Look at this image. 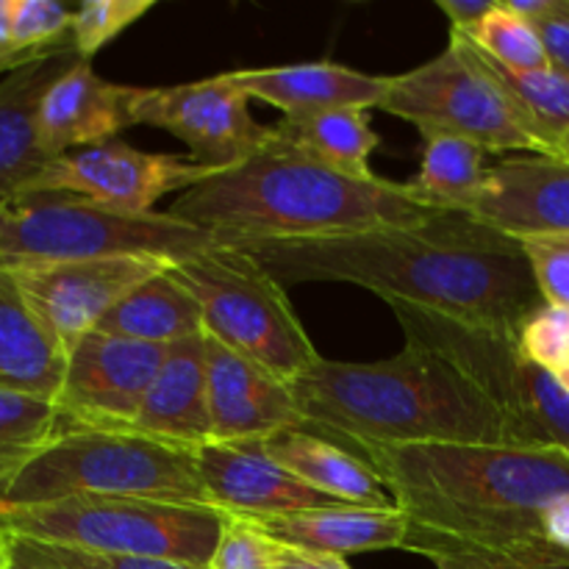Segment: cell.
Listing matches in <instances>:
<instances>
[{"label": "cell", "instance_id": "obj_44", "mask_svg": "<svg viewBox=\"0 0 569 569\" xmlns=\"http://www.w3.org/2000/svg\"><path fill=\"white\" fill-rule=\"evenodd\" d=\"M3 569H44V567H33V565H20V561H11L3 556Z\"/></svg>", "mask_w": 569, "mask_h": 569}, {"label": "cell", "instance_id": "obj_50", "mask_svg": "<svg viewBox=\"0 0 569 569\" xmlns=\"http://www.w3.org/2000/svg\"><path fill=\"white\" fill-rule=\"evenodd\" d=\"M0 267H6V264H3V259H0Z\"/></svg>", "mask_w": 569, "mask_h": 569}, {"label": "cell", "instance_id": "obj_39", "mask_svg": "<svg viewBox=\"0 0 569 569\" xmlns=\"http://www.w3.org/2000/svg\"><path fill=\"white\" fill-rule=\"evenodd\" d=\"M272 567L276 569H353L342 556L317 553V550L281 545L272 539Z\"/></svg>", "mask_w": 569, "mask_h": 569}, {"label": "cell", "instance_id": "obj_48", "mask_svg": "<svg viewBox=\"0 0 569 569\" xmlns=\"http://www.w3.org/2000/svg\"><path fill=\"white\" fill-rule=\"evenodd\" d=\"M561 567L569 569V556L567 553H561Z\"/></svg>", "mask_w": 569, "mask_h": 569}, {"label": "cell", "instance_id": "obj_10", "mask_svg": "<svg viewBox=\"0 0 569 569\" xmlns=\"http://www.w3.org/2000/svg\"><path fill=\"white\" fill-rule=\"evenodd\" d=\"M378 111L411 122L422 139H467L487 153H548L489 72L481 50L456 31L431 61L389 76Z\"/></svg>", "mask_w": 569, "mask_h": 569}, {"label": "cell", "instance_id": "obj_37", "mask_svg": "<svg viewBox=\"0 0 569 569\" xmlns=\"http://www.w3.org/2000/svg\"><path fill=\"white\" fill-rule=\"evenodd\" d=\"M209 569H276L272 567V539L264 537L253 522L231 517L217 542Z\"/></svg>", "mask_w": 569, "mask_h": 569}, {"label": "cell", "instance_id": "obj_42", "mask_svg": "<svg viewBox=\"0 0 569 569\" xmlns=\"http://www.w3.org/2000/svg\"><path fill=\"white\" fill-rule=\"evenodd\" d=\"M59 48H61V44H59ZM44 53H48V50H44ZM37 56H42V53H28V50L3 48V44H0V76H6V72L17 70V67H22V64H26V61L37 59Z\"/></svg>", "mask_w": 569, "mask_h": 569}, {"label": "cell", "instance_id": "obj_40", "mask_svg": "<svg viewBox=\"0 0 569 569\" xmlns=\"http://www.w3.org/2000/svg\"><path fill=\"white\" fill-rule=\"evenodd\" d=\"M500 0H437L439 11L450 20V31L472 33L483 17L498 9Z\"/></svg>", "mask_w": 569, "mask_h": 569}, {"label": "cell", "instance_id": "obj_41", "mask_svg": "<svg viewBox=\"0 0 569 569\" xmlns=\"http://www.w3.org/2000/svg\"><path fill=\"white\" fill-rule=\"evenodd\" d=\"M542 537L556 550L569 556V498L550 506L542 515Z\"/></svg>", "mask_w": 569, "mask_h": 569}, {"label": "cell", "instance_id": "obj_26", "mask_svg": "<svg viewBox=\"0 0 569 569\" xmlns=\"http://www.w3.org/2000/svg\"><path fill=\"white\" fill-rule=\"evenodd\" d=\"M98 331L167 348L203 333V315L192 292L170 270H164L122 298L103 317Z\"/></svg>", "mask_w": 569, "mask_h": 569}, {"label": "cell", "instance_id": "obj_8", "mask_svg": "<svg viewBox=\"0 0 569 569\" xmlns=\"http://www.w3.org/2000/svg\"><path fill=\"white\" fill-rule=\"evenodd\" d=\"M406 342L448 356L459 365L509 422L517 448H556L569 453V395L559 378L533 365L517 333L453 320L437 311L387 300Z\"/></svg>", "mask_w": 569, "mask_h": 569}, {"label": "cell", "instance_id": "obj_9", "mask_svg": "<svg viewBox=\"0 0 569 569\" xmlns=\"http://www.w3.org/2000/svg\"><path fill=\"white\" fill-rule=\"evenodd\" d=\"M192 292L203 331L248 356L281 381H295L322 359L295 315L289 295L244 248L206 250L170 267Z\"/></svg>", "mask_w": 569, "mask_h": 569}, {"label": "cell", "instance_id": "obj_4", "mask_svg": "<svg viewBox=\"0 0 569 569\" xmlns=\"http://www.w3.org/2000/svg\"><path fill=\"white\" fill-rule=\"evenodd\" d=\"M167 214L239 248L415 226L437 211L426 209L406 183L345 176L270 142L178 194Z\"/></svg>", "mask_w": 569, "mask_h": 569}, {"label": "cell", "instance_id": "obj_49", "mask_svg": "<svg viewBox=\"0 0 569 569\" xmlns=\"http://www.w3.org/2000/svg\"><path fill=\"white\" fill-rule=\"evenodd\" d=\"M0 569H3V559H0Z\"/></svg>", "mask_w": 569, "mask_h": 569}, {"label": "cell", "instance_id": "obj_29", "mask_svg": "<svg viewBox=\"0 0 569 569\" xmlns=\"http://www.w3.org/2000/svg\"><path fill=\"white\" fill-rule=\"evenodd\" d=\"M81 428L56 400L0 387V487L61 433Z\"/></svg>", "mask_w": 569, "mask_h": 569}, {"label": "cell", "instance_id": "obj_16", "mask_svg": "<svg viewBox=\"0 0 569 569\" xmlns=\"http://www.w3.org/2000/svg\"><path fill=\"white\" fill-rule=\"evenodd\" d=\"M211 442H261L306 428L287 381L206 333Z\"/></svg>", "mask_w": 569, "mask_h": 569}, {"label": "cell", "instance_id": "obj_14", "mask_svg": "<svg viewBox=\"0 0 569 569\" xmlns=\"http://www.w3.org/2000/svg\"><path fill=\"white\" fill-rule=\"evenodd\" d=\"M164 353V345L103 331L87 333L67 353L56 403L81 428H131Z\"/></svg>", "mask_w": 569, "mask_h": 569}, {"label": "cell", "instance_id": "obj_15", "mask_svg": "<svg viewBox=\"0 0 569 569\" xmlns=\"http://www.w3.org/2000/svg\"><path fill=\"white\" fill-rule=\"evenodd\" d=\"M194 459L211 506L231 517L256 522L342 506L272 461L259 442H206Z\"/></svg>", "mask_w": 569, "mask_h": 569}, {"label": "cell", "instance_id": "obj_33", "mask_svg": "<svg viewBox=\"0 0 569 569\" xmlns=\"http://www.w3.org/2000/svg\"><path fill=\"white\" fill-rule=\"evenodd\" d=\"M76 11L56 0H14L11 11V48L44 53L70 42Z\"/></svg>", "mask_w": 569, "mask_h": 569}, {"label": "cell", "instance_id": "obj_21", "mask_svg": "<svg viewBox=\"0 0 569 569\" xmlns=\"http://www.w3.org/2000/svg\"><path fill=\"white\" fill-rule=\"evenodd\" d=\"M131 431L194 450L211 442L206 331L167 345L164 361L144 395Z\"/></svg>", "mask_w": 569, "mask_h": 569}, {"label": "cell", "instance_id": "obj_20", "mask_svg": "<svg viewBox=\"0 0 569 569\" xmlns=\"http://www.w3.org/2000/svg\"><path fill=\"white\" fill-rule=\"evenodd\" d=\"M78 59L70 39L0 78V198L26 189L48 164L39 148V109Z\"/></svg>", "mask_w": 569, "mask_h": 569}, {"label": "cell", "instance_id": "obj_5", "mask_svg": "<svg viewBox=\"0 0 569 569\" xmlns=\"http://www.w3.org/2000/svg\"><path fill=\"white\" fill-rule=\"evenodd\" d=\"M72 498H142L211 506L194 448L131 428H72L0 487V515ZM217 509V506H214Z\"/></svg>", "mask_w": 569, "mask_h": 569}, {"label": "cell", "instance_id": "obj_19", "mask_svg": "<svg viewBox=\"0 0 569 569\" xmlns=\"http://www.w3.org/2000/svg\"><path fill=\"white\" fill-rule=\"evenodd\" d=\"M250 100H264L283 117L320 114L333 109H378L389 76H367L337 61L283 67H250L226 72Z\"/></svg>", "mask_w": 569, "mask_h": 569}, {"label": "cell", "instance_id": "obj_12", "mask_svg": "<svg viewBox=\"0 0 569 569\" xmlns=\"http://www.w3.org/2000/svg\"><path fill=\"white\" fill-rule=\"evenodd\" d=\"M209 176L206 167L178 153H148L109 139L48 161L20 192L72 194L126 214H150L156 200L187 192Z\"/></svg>", "mask_w": 569, "mask_h": 569}, {"label": "cell", "instance_id": "obj_6", "mask_svg": "<svg viewBox=\"0 0 569 569\" xmlns=\"http://www.w3.org/2000/svg\"><path fill=\"white\" fill-rule=\"evenodd\" d=\"M214 233L172 214H126L72 194L17 192L0 198V259L6 267L153 256L170 264L226 248Z\"/></svg>", "mask_w": 569, "mask_h": 569}, {"label": "cell", "instance_id": "obj_38", "mask_svg": "<svg viewBox=\"0 0 569 569\" xmlns=\"http://www.w3.org/2000/svg\"><path fill=\"white\" fill-rule=\"evenodd\" d=\"M539 31L550 67L569 78V0H553L548 14L531 22Z\"/></svg>", "mask_w": 569, "mask_h": 569}, {"label": "cell", "instance_id": "obj_28", "mask_svg": "<svg viewBox=\"0 0 569 569\" xmlns=\"http://www.w3.org/2000/svg\"><path fill=\"white\" fill-rule=\"evenodd\" d=\"M487 61L489 72L498 78L503 92L509 94L511 106L517 109L520 120L526 122L528 131L533 133L539 144L550 156L561 153V144L569 137V78L550 70H509L481 53Z\"/></svg>", "mask_w": 569, "mask_h": 569}, {"label": "cell", "instance_id": "obj_11", "mask_svg": "<svg viewBox=\"0 0 569 569\" xmlns=\"http://www.w3.org/2000/svg\"><path fill=\"white\" fill-rule=\"evenodd\" d=\"M133 126H153L189 148L209 172L231 170L272 142V126L250 114V98L226 72L176 87H137Z\"/></svg>", "mask_w": 569, "mask_h": 569}, {"label": "cell", "instance_id": "obj_24", "mask_svg": "<svg viewBox=\"0 0 569 569\" xmlns=\"http://www.w3.org/2000/svg\"><path fill=\"white\" fill-rule=\"evenodd\" d=\"M67 353L22 298L9 267H0V387L59 400Z\"/></svg>", "mask_w": 569, "mask_h": 569}, {"label": "cell", "instance_id": "obj_31", "mask_svg": "<svg viewBox=\"0 0 569 569\" xmlns=\"http://www.w3.org/2000/svg\"><path fill=\"white\" fill-rule=\"evenodd\" d=\"M6 559L44 569H203L181 565V561L142 559V556L87 553V550L33 542V539L11 537V533H6Z\"/></svg>", "mask_w": 569, "mask_h": 569}, {"label": "cell", "instance_id": "obj_1", "mask_svg": "<svg viewBox=\"0 0 569 569\" xmlns=\"http://www.w3.org/2000/svg\"><path fill=\"white\" fill-rule=\"evenodd\" d=\"M283 289L353 283L453 320L520 333L545 303L520 239L467 211H437L415 226L303 242L239 244Z\"/></svg>", "mask_w": 569, "mask_h": 569}, {"label": "cell", "instance_id": "obj_7", "mask_svg": "<svg viewBox=\"0 0 569 569\" xmlns=\"http://www.w3.org/2000/svg\"><path fill=\"white\" fill-rule=\"evenodd\" d=\"M231 515L142 498H72L0 515L6 533L103 556H142L209 569Z\"/></svg>", "mask_w": 569, "mask_h": 569}, {"label": "cell", "instance_id": "obj_35", "mask_svg": "<svg viewBox=\"0 0 569 569\" xmlns=\"http://www.w3.org/2000/svg\"><path fill=\"white\" fill-rule=\"evenodd\" d=\"M542 300L569 309V233H542L520 239Z\"/></svg>", "mask_w": 569, "mask_h": 569}, {"label": "cell", "instance_id": "obj_32", "mask_svg": "<svg viewBox=\"0 0 569 569\" xmlns=\"http://www.w3.org/2000/svg\"><path fill=\"white\" fill-rule=\"evenodd\" d=\"M156 0H87L72 14L70 39L83 61L103 50L111 39L153 11Z\"/></svg>", "mask_w": 569, "mask_h": 569}, {"label": "cell", "instance_id": "obj_46", "mask_svg": "<svg viewBox=\"0 0 569 569\" xmlns=\"http://www.w3.org/2000/svg\"><path fill=\"white\" fill-rule=\"evenodd\" d=\"M6 556V531H3V526H0V559H3Z\"/></svg>", "mask_w": 569, "mask_h": 569}, {"label": "cell", "instance_id": "obj_34", "mask_svg": "<svg viewBox=\"0 0 569 569\" xmlns=\"http://www.w3.org/2000/svg\"><path fill=\"white\" fill-rule=\"evenodd\" d=\"M520 350L553 376L569 367V309L542 303L517 333Z\"/></svg>", "mask_w": 569, "mask_h": 569}, {"label": "cell", "instance_id": "obj_30", "mask_svg": "<svg viewBox=\"0 0 569 569\" xmlns=\"http://www.w3.org/2000/svg\"><path fill=\"white\" fill-rule=\"evenodd\" d=\"M467 39L481 53H487L489 59L509 67V70H550V61L548 53H545L542 39H539V31L528 20L517 17L515 11L506 9L503 0H500L492 14L478 22L476 31L467 33Z\"/></svg>", "mask_w": 569, "mask_h": 569}, {"label": "cell", "instance_id": "obj_18", "mask_svg": "<svg viewBox=\"0 0 569 569\" xmlns=\"http://www.w3.org/2000/svg\"><path fill=\"white\" fill-rule=\"evenodd\" d=\"M137 87L100 78L89 61L78 59L53 87L39 109V148L53 161L72 150L117 139L133 126L131 103Z\"/></svg>", "mask_w": 569, "mask_h": 569}, {"label": "cell", "instance_id": "obj_13", "mask_svg": "<svg viewBox=\"0 0 569 569\" xmlns=\"http://www.w3.org/2000/svg\"><path fill=\"white\" fill-rule=\"evenodd\" d=\"M170 267V261L153 256H120L98 261L20 264L9 270L33 315L64 353H70L87 333L98 331L103 317L122 298Z\"/></svg>", "mask_w": 569, "mask_h": 569}, {"label": "cell", "instance_id": "obj_36", "mask_svg": "<svg viewBox=\"0 0 569 569\" xmlns=\"http://www.w3.org/2000/svg\"><path fill=\"white\" fill-rule=\"evenodd\" d=\"M403 550L417 556H426L433 561L437 569H565V567H550L539 565V561L520 559V556H506V553H489V550L465 548V545L445 542V539L431 537H406Z\"/></svg>", "mask_w": 569, "mask_h": 569}, {"label": "cell", "instance_id": "obj_2", "mask_svg": "<svg viewBox=\"0 0 569 569\" xmlns=\"http://www.w3.org/2000/svg\"><path fill=\"white\" fill-rule=\"evenodd\" d=\"M409 517V533L561 567L542 515L569 498V453L517 445L356 450Z\"/></svg>", "mask_w": 569, "mask_h": 569}, {"label": "cell", "instance_id": "obj_45", "mask_svg": "<svg viewBox=\"0 0 569 569\" xmlns=\"http://www.w3.org/2000/svg\"><path fill=\"white\" fill-rule=\"evenodd\" d=\"M556 378H559V383L567 389V395H569V367H567V370H561Z\"/></svg>", "mask_w": 569, "mask_h": 569}, {"label": "cell", "instance_id": "obj_43", "mask_svg": "<svg viewBox=\"0 0 569 569\" xmlns=\"http://www.w3.org/2000/svg\"><path fill=\"white\" fill-rule=\"evenodd\" d=\"M11 11H14V0H0V44L11 48Z\"/></svg>", "mask_w": 569, "mask_h": 569}, {"label": "cell", "instance_id": "obj_3", "mask_svg": "<svg viewBox=\"0 0 569 569\" xmlns=\"http://www.w3.org/2000/svg\"><path fill=\"white\" fill-rule=\"evenodd\" d=\"M306 428L365 448L511 445L487 392L442 353L406 342L372 365L320 359L287 383Z\"/></svg>", "mask_w": 569, "mask_h": 569}, {"label": "cell", "instance_id": "obj_17", "mask_svg": "<svg viewBox=\"0 0 569 569\" xmlns=\"http://www.w3.org/2000/svg\"><path fill=\"white\" fill-rule=\"evenodd\" d=\"M470 214L515 239L569 233V159L506 156L487 167L481 198Z\"/></svg>", "mask_w": 569, "mask_h": 569}, {"label": "cell", "instance_id": "obj_27", "mask_svg": "<svg viewBox=\"0 0 569 569\" xmlns=\"http://www.w3.org/2000/svg\"><path fill=\"white\" fill-rule=\"evenodd\" d=\"M483 156L487 150L467 139L431 137L426 139L420 172L406 187L426 209L470 214L487 178Z\"/></svg>", "mask_w": 569, "mask_h": 569}, {"label": "cell", "instance_id": "obj_25", "mask_svg": "<svg viewBox=\"0 0 569 569\" xmlns=\"http://www.w3.org/2000/svg\"><path fill=\"white\" fill-rule=\"evenodd\" d=\"M272 142L345 176L378 178L370 170V156L381 144V137L372 131L370 109H333L320 114L281 117L272 126Z\"/></svg>", "mask_w": 569, "mask_h": 569}, {"label": "cell", "instance_id": "obj_23", "mask_svg": "<svg viewBox=\"0 0 569 569\" xmlns=\"http://www.w3.org/2000/svg\"><path fill=\"white\" fill-rule=\"evenodd\" d=\"M259 445L272 461L339 503L370 506V509L395 506L392 495H387V483L356 450L342 448L311 428H289L276 437L261 439Z\"/></svg>", "mask_w": 569, "mask_h": 569}, {"label": "cell", "instance_id": "obj_22", "mask_svg": "<svg viewBox=\"0 0 569 569\" xmlns=\"http://www.w3.org/2000/svg\"><path fill=\"white\" fill-rule=\"evenodd\" d=\"M253 526L281 545L342 556V559L353 553H370V550H403L406 537H409V517L398 506L370 509V506L342 503L331 509L256 520Z\"/></svg>", "mask_w": 569, "mask_h": 569}, {"label": "cell", "instance_id": "obj_47", "mask_svg": "<svg viewBox=\"0 0 569 569\" xmlns=\"http://www.w3.org/2000/svg\"><path fill=\"white\" fill-rule=\"evenodd\" d=\"M559 156H565V159H569V137H567V142L561 144V153Z\"/></svg>", "mask_w": 569, "mask_h": 569}]
</instances>
